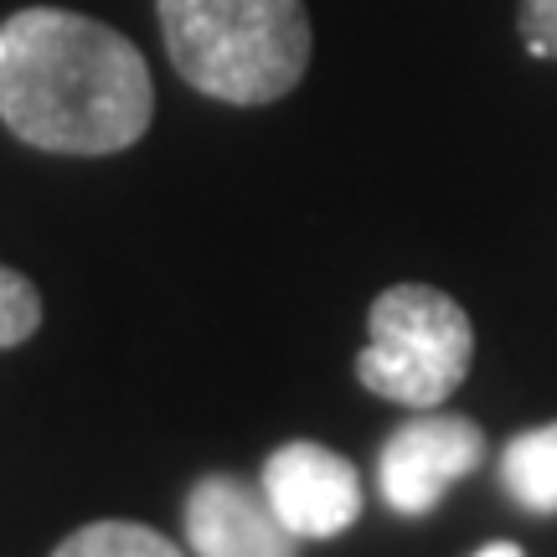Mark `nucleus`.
<instances>
[{"instance_id":"39448f33","label":"nucleus","mask_w":557,"mask_h":557,"mask_svg":"<svg viewBox=\"0 0 557 557\" xmlns=\"http://www.w3.org/2000/svg\"><path fill=\"white\" fill-rule=\"evenodd\" d=\"M263 496L295 537H341L361 517L357 465L325 444L295 438L263 459Z\"/></svg>"},{"instance_id":"1a4fd4ad","label":"nucleus","mask_w":557,"mask_h":557,"mask_svg":"<svg viewBox=\"0 0 557 557\" xmlns=\"http://www.w3.org/2000/svg\"><path fill=\"white\" fill-rule=\"evenodd\" d=\"M37 325H41L37 284L0 263V351H5V346H21L26 336H37Z\"/></svg>"},{"instance_id":"423d86ee","label":"nucleus","mask_w":557,"mask_h":557,"mask_svg":"<svg viewBox=\"0 0 557 557\" xmlns=\"http://www.w3.org/2000/svg\"><path fill=\"white\" fill-rule=\"evenodd\" d=\"M186 542L197 557H295V532L274 517L263 485L201 475L186 496Z\"/></svg>"},{"instance_id":"9d476101","label":"nucleus","mask_w":557,"mask_h":557,"mask_svg":"<svg viewBox=\"0 0 557 557\" xmlns=\"http://www.w3.org/2000/svg\"><path fill=\"white\" fill-rule=\"evenodd\" d=\"M521 41L532 58H557V0H521Z\"/></svg>"},{"instance_id":"20e7f679","label":"nucleus","mask_w":557,"mask_h":557,"mask_svg":"<svg viewBox=\"0 0 557 557\" xmlns=\"http://www.w3.org/2000/svg\"><path fill=\"white\" fill-rule=\"evenodd\" d=\"M485 459V434L480 423L459 413H434L423 408L418 418H408L403 429L387 434L377 459V485L382 500L398 517H429L444 491L465 480Z\"/></svg>"},{"instance_id":"f257e3e1","label":"nucleus","mask_w":557,"mask_h":557,"mask_svg":"<svg viewBox=\"0 0 557 557\" xmlns=\"http://www.w3.org/2000/svg\"><path fill=\"white\" fill-rule=\"evenodd\" d=\"M150 114V67L114 26L58 5L0 21V120L16 139L52 156H114Z\"/></svg>"},{"instance_id":"9b49d317","label":"nucleus","mask_w":557,"mask_h":557,"mask_svg":"<svg viewBox=\"0 0 557 557\" xmlns=\"http://www.w3.org/2000/svg\"><path fill=\"white\" fill-rule=\"evenodd\" d=\"M475 557H527V553H521L517 542H491V547H480Z\"/></svg>"},{"instance_id":"f03ea898","label":"nucleus","mask_w":557,"mask_h":557,"mask_svg":"<svg viewBox=\"0 0 557 557\" xmlns=\"http://www.w3.org/2000/svg\"><path fill=\"white\" fill-rule=\"evenodd\" d=\"M165 52L197 94L222 103H274L310 62L305 0H156Z\"/></svg>"},{"instance_id":"0eeeda50","label":"nucleus","mask_w":557,"mask_h":557,"mask_svg":"<svg viewBox=\"0 0 557 557\" xmlns=\"http://www.w3.org/2000/svg\"><path fill=\"white\" fill-rule=\"evenodd\" d=\"M500 485L511 491L517 506L537 511V517H553L557 511V423L527 429V434H517L506 444Z\"/></svg>"},{"instance_id":"6e6552de","label":"nucleus","mask_w":557,"mask_h":557,"mask_svg":"<svg viewBox=\"0 0 557 557\" xmlns=\"http://www.w3.org/2000/svg\"><path fill=\"white\" fill-rule=\"evenodd\" d=\"M52 557H186L176 542H165L160 532L139 527V521H94L78 527Z\"/></svg>"},{"instance_id":"7ed1b4c3","label":"nucleus","mask_w":557,"mask_h":557,"mask_svg":"<svg viewBox=\"0 0 557 557\" xmlns=\"http://www.w3.org/2000/svg\"><path fill=\"white\" fill-rule=\"evenodd\" d=\"M367 351L357 357V377L367 393L408 408H438L455 398V387L475 357V325L455 295L434 284H393L372 299L367 315Z\"/></svg>"}]
</instances>
